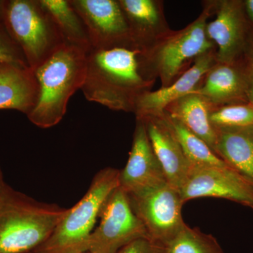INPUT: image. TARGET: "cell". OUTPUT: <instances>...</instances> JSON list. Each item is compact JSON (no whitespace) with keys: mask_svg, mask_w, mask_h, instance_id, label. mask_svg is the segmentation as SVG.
<instances>
[{"mask_svg":"<svg viewBox=\"0 0 253 253\" xmlns=\"http://www.w3.org/2000/svg\"><path fill=\"white\" fill-rule=\"evenodd\" d=\"M141 53L133 46L91 49L81 87L86 99L112 111L134 113L136 100L151 91L156 81Z\"/></svg>","mask_w":253,"mask_h":253,"instance_id":"1","label":"cell"},{"mask_svg":"<svg viewBox=\"0 0 253 253\" xmlns=\"http://www.w3.org/2000/svg\"><path fill=\"white\" fill-rule=\"evenodd\" d=\"M68 209L6 186L0 198V253H31L49 239Z\"/></svg>","mask_w":253,"mask_h":253,"instance_id":"2","label":"cell"},{"mask_svg":"<svg viewBox=\"0 0 253 253\" xmlns=\"http://www.w3.org/2000/svg\"><path fill=\"white\" fill-rule=\"evenodd\" d=\"M86 54L84 50L63 44L35 71L39 94L36 106L26 116L33 124L46 129L62 121L68 101L84 83Z\"/></svg>","mask_w":253,"mask_h":253,"instance_id":"3","label":"cell"},{"mask_svg":"<svg viewBox=\"0 0 253 253\" xmlns=\"http://www.w3.org/2000/svg\"><path fill=\"white\" fill-rule=\"evenodd\" d=\"M121 170L101 169L83 199L68 209L49 239L31 253H83L105 204L119 186Z\"/></svg>","mask_w":253,"mask_h":253,"instance_id":"4","label":"cell"},{"mask_svg":"<svg viewBox=\"0 0 253 253\" xmlns=\"http://www.w3.org/2000/svg\"><path fill=\"white\" fill-rule=\"evenodd\" d=\"M214 0L204 1L199 17L179 31H172L142 52L150 73L161 80V87L176 81L201 55L216 49L206 33L208 20L214 14Z\"/></svg>","mask_w":253,"mask_h":253,"instance_id":"5","label":"cell"},{"mask_svg":"<svg viewBox=\"0 0 253 253\" xmlns=\"http://www.w3.org/2000/svg\"><path fill=\"white\" fill-rule=\"evenodd\" d=\"M3 20L33 72L65 44L41 0H4Z\"/></svg>","mask_w":253,"mask_h":253,"instance_id":"6","label":"cell"},{"mask_svg":"<svg viewBox=\"0 0 253 253\" xmlns=\"http://www.w3.org/2000/svg\"><path fill=\"white\" fill-rule=\"evenodd\" d=\"M127 196L150 239L156 242L166 246L185 226L181 214L184 203L179 191L168 183Z\"/></svg>","mask_w":253,"mask_h":253,"instance_id":"7","label":"cell"},{"mask_svg":"<svg viewBox=\"0 0 253 253\" xmlns=\"http://www.w3.org/2000/svg\"><path fill=\"white\" fill-rule=\"evenodd\" d=\"M99 218V226L86 241V252L117 253L134 240L149 238L133 211L127 194L120 186L109 196Z\"/></svg>","mask_w":253,"mask_h":253,"instance_id":"8","label":"cell"},{"mask_svg":"<svg viewBox=\"0 0 253 253\" xmlns=\"http://www.w3.org/2000/svg\"><path fill=\"white\" fill-rule=\"evenodd\" d=\"M215 18L208 21L206 33L216 47L219 63H234L244 58L253 28L245 12L243 0H214Z\"/></svg>","mask_w":253,"mask_h":253,"instance_id":"9","label":"cell"},{"mask_svg":"<svg viewBox=\"0 0 253 253\" xmlns=\"http://www.w3.org/2000/svg\"><path fill=\"white\" fill-rule=\"evenodd\" d=\"M69 1L85 26L91 49L135 47L131 42L129 28L119 0Z\"/></svg>","mask_w":253,"mask_h":253,"instance_id":"10","label":"cell"},{"mask_svg":"<svg viewBox=\"0 0 253 253\" xmlns=\"http://www.w3.org/2000/svg\"><path fill=\"white\" fill-rule=\"evenodd\" d=\"M179 194L184 204L199 198H219L253 210V184L231 168H191Z\"/></svg>","mask_w":253,"mask_h":253,"instance_id":"11","label":"cell"},{"mask_svg":"<svg viewBox=\"0 0 253 253\" xmlns=\"http://www.w3.org/2000/svg\"><path fill=\"white\" fill-rule=\"evenodd\" d=\"M167 183L151 146L144 120L136 118L132 146L126 167L120 172L119 186L130 194Z\"/></svg>","mask_w":253,"mask_h":253,"instance_id":"12","label":"cell"},{"mask_svg":"<svg viewBox=\"0 0 253 253\" xmlns=\"http://www.w3.org/2000/svg\"><path fill=\"white\" fill-rule=\"evenodd\" d=\"M217 62L216 49L211 50L195 60L192 66L167 87H161L141 95L136 100L134 108L136 118L163 114L168 105L194 92L206 73Z\"/></svg>","mask_w":253,"mask_h":253,"instance_id":"13","label":"cell"},{"mask_svg":"<svg viewBox=\"0 0 253 253\" xmlns=\"http://www.w3.org/2000/svg\"><path fill=\"white\" fill-rule=\"evenodd\" d=\"M151 146L165 173L168 184L181 189L187 179L191 165L164 113L161 116L142 118Z\"/></svg>","mask_w":253,"mask_h":253,"instance_id":"14","label":"cell"},{"mask_svg":"<svg viewBox=\"0 0 253 253\" xmlns=\"http://www.w3.org/2000/svg\"><path fill=\"white\" fill-rule=\"evenodd\" d=\"M133 44L144 52L172 31L161 0H119Z\"/></svg>","mask_w":253,"mask_h":253,"instance_id":"15","label":"cell"},{"mask_svg":"<svg viewBox=\"0 0 253 253\" xmlns=\"http://www.w3.org/2000/svg\"><path fill=\"white\" fill-rule=\"evenodd\" d=\"M194 92L204 96L214 106L249 103L243 59L234 63H216Z\"/></svg>","mask_w":253,"mask_h":253,"instance_id":"16","label":"cell"},{"mask_svg":"<svg viewBox=\"0 0 253 253\" xmlns=\"http://www.w3.org/2000/svg\"><path fill=\"white\" fill-rule=\"evenodd\" d=\"M39 86L30 68L0 66V110H16L26 116L36 106Z\"/></svg>","mask_w":253,"mask_h":253,"instance_id":"17","label":"cell"},{"mask_svg":"<svg viewBox=\"0 0 253 253\" xmlns=\"http://www.w3.org/2000/svg\"><path fill=\"white\" fill-rule=\"evenodd\" d=\"M214 128L216 154L253 184V126Z\"/></svg>","mask_w":253,"mask_h":253,"instance_id":"18","label":"cell"},{"mask_svg":"<svg viewBox=\"0 0 253 253\" xmlns=\"http://www.w3.org/2000/svg\"><path fill=\"white\" fill-rule=\"evenodd\" d=\"M212 107L204 96L192 92L168 105L164 112L182 123L215 153L217 135L210 119Z\"/></svg>","mask_w":253,"mask_h":253,"instance_id":"19","label":"cell"},{"mask_svg":"<svg viewBox=\"0 0 253 253\" xmlns=\"http://www.w3.org/2000/svg\"><path fill=\"white\" fill-rule=\"evenodd\" d=\"M41 2L54 18L64 44L89 52L91 46L85 26L69 0H41Z\"/></svg>","mask_w":253,"mask_h":253,"instance_id":"20","label":"cell"},{"mask_svg":"<svg viewBox=\"0 0 253 253\" xmlns=\"http://www.w3.org/2000/svg\"><path fill=\"white\" fill-rule=\"evenodd\" d=\"M186 158L194 168H229L204 140L164 112Z\"/></svg>","mask_w":253,"mask_h":253,"instance_id":"21","label":"cell"},{"mask_svg":"<svg viewBox=\"0 0 253 253\" xmlns=\"http://www.w3.org/2000/svg\"><path fill=\"white\" fill-rule=\"evenodd\" d=\"M166 247L167 253H224L214 236L187 224Z\"/></svg>","mask_w":253,"mask_h":253,"instance_id":"22","label":"cell"},{"mask_svg":"<svg viewBox=\"0 0 253 253\" xmlns=\"http://www.w3.org/2000/svg\"><path fill=\"white\" fill-rule=\"evenodd\" d=\"M210 119L213 126H253V104L242 103L214 106Z\"/></svg>","mask_w":253,"mask_h":253,"instance_id":"23","label":"cell"},{"mask_svg":"<svg viewBox=\"0 0 253 253\" xmlns=\"http://www.w3.org/2000/svg\"><path fill=\"white\" fill-rule=\"evenodd\" d=\"M5 64L29 68L22 51L10 36L3 20L0 21V66Z\"/></svg>","mask_w":253,"mask_h":253,"instance_id":"24","label":"cell"},{"mask_svg":"<svg viewBox=\"0 0 253 253\" xmlns=\"http://www.w3.org/2000/svg\"><path fill=\"white\" fill-rule=\"evenodd\" d=\"M117 253H167L164 245L149 238H140L131 241Z\"/></svg>","mask_w":253,"mask_h":253,"instance_id":"25","label":"cell"},{"mask_svg":"<svg viewBox=\"0 0 253 253\" xmlns=\"http://www.w3.org/2000/svg\"><path fill=\"white\" fill-rule=\"evenodd\" d=\"M245 67L247 74L249 84V101L253 104V33L249 45L245 53L244 58Z\"/></svg>","mask_w":253,"mask_h":253,"instance_id":"26","label":"cell"},{"mask_svg":"<svg viewBox=\"0 0 253 253\" xmlns=\"http://www.w3.org/2000/svg\"><path fill=\"white\" fill-rule=\"evenodd\" d=\"M246 16L253 28V0H243Z\"/></svg>","mask_w":253,"mask_h":253,"instance_id":"27","label":"cell"},{"mask_svg":"<svg viewBox=\"0 0 253 253\" xmlns=\"http://www.w3.org/2000/svg\"><path fill=\"white\" fill-rule=\"evenodd\" d=\"M6 186H7V184L4 182V176H3L2 172H1V168H0V198L2 196Z\"/></svg>","mask_w":253,"mask_h":253,"instance_id":"28","label":"cell"},{"mask_svg":"<svg viewBox=\"0 0 253 253\" xmlns=\"http://www.w3.org/2000/svg\"><path fill=\"white\" fill-rule=\"evenodd\" d=\"M4 0H0V21H3Z\"/></svg>","mask_w":253,"mask_h":253,"instance_id":"29","label":"cell"},{"mask_svg":"<svg viewBox=\"0 0 253 253\" xmlns=\"http://www.w3.org/2000/svg\"><path fill=\"white\" fill-rule=\"evenodd\" d=\"M91 253V252H85V253Z\"/></svg>","mask_w":253,"mask_h":253,"instance_id":"30","label":"cell"}]
</instances>
